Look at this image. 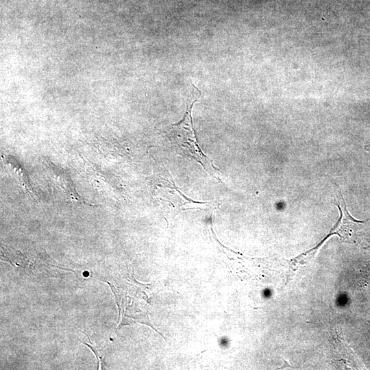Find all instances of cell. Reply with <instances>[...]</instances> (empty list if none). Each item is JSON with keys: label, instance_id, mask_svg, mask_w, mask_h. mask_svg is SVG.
Wrapping results in <instances>:
<instances>
[{"label": "cell", "instance_id": "1", "mask_svg": "<svg viewBox=\"0 0 370 370\" xmlns=\"http://www.w3.org/2000/svg\"><path fill=\"white\" fill-rule=\"evenodd\" d=\"M195 101L196 99L187 105L183 119L179 123L169 126L166 134L178 153L194 158L208 173L219 180L216 167L203 153L196 139L192 122V108Z\"/></svg>", "mask_w": 370, "mask_h": 370}, {"label": "cell", "instance_id": "2", "mask_svg": "<svg viewBox=\"0 0 370 370\" xmlns=\"http://www.w3.org/2000/svg\"><path fill=\"white\" fill-rule=\"evenodd\" d=\"M322 243H323L321 242L318 246L299 255L296 258L286 261L288 271L286 274L287 281L286 284L289 281L294 280L297 277H299L304 273L306 269L311 264L312 260L317 252L318 248Z\"/></svg>", "mask_w": 370, "mask_h": 370}]
</instances>
